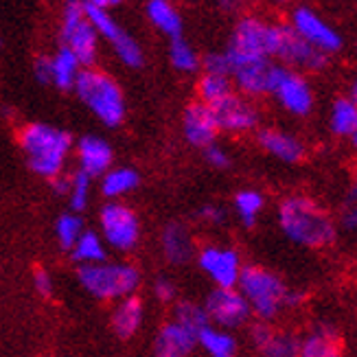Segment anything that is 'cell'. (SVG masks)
Returning <instances> with one entry per match:
<instances>
[{
	"instance_id": "obj_1",
	"label": "cell",
	"mask_w": 357,
	"mask_h": 357,
	"mask_svg": "<svg viewBox=\"0 0 357 357\" xmlns=\"http://www.w3.org/2000/svg\"><path fill=\"white\" fill-rule=\"evenodd\" d=\"M276 224L287 241L307 250H324L335 243L337 226L333 215L307 195H287L278 202Z\"/></svg>"
},
{
	"instance_id": "obj_2",
	"label": "cell",
	"mask_w": 357,
	"mask_h": 357,
	"mask_svg": "<svg viewBox=\"0 0 357 357\" xmlns=\"http://www.w3.org/2000/svg\"><path fill=\"white\" fill-rule=\"evenodd\" d=\"M237 289L250 307L252 318L259 322H276L283 314L303 305V296L294 291L281 274L266 266H245Z\"/></svg>"
},
{
	"instance_id": "obj_3",
	"label": "cell",
	"mask_w": 357,
	"mask_h": 357,
	"mask_svg": "<svg viewBox=\"0 0 357 357\" xmlns=\"http://www.w3.org/2000/svg\"><path fill=\"white\" fill-rule=\"evenodd\" d=\"M18 147L24 153L31 172L51 182L66 174L73 153V136L49 123H26L18 132Z\"/></svg>"
},
{
	"instance_id": "obj_4",
	"label": "cell",
	"mask_w": 357,
	"mask_h": 357,
	"mask_svg": "<svg viewBox=\"0 0 357 357\" xmlns=\"http://www.w3.org/2000/svg\"><path fill=\"white\" fill-rule=\"evenodd\" d=\"M77 283L99 303H119L128 296H136L143 274L130 261L105 259L95 266L77 268Z\"/></svg>"
},
{
	"instance_id": "obj_5",
	"label": "cell",
	"mask_w": 357,
	"mask_h": 357,
	"mask_svg": "<svg viewBox=\"0 0 357 357\" xmlns=\"http://www.w3.org/2000/svg\"><path fill=\"white\" fill-rule=\"evenodd\" d=\"M73 90L105 128H119L126 121V92L110 73L99 68H82Z\"/></svg>"
},
{
	"instance_id": "obj_6",
	"label": "cell",
	"mask_w": 357,
	"mask_h": 357,
	"mask_svg": "<svg viewBox=\"0 0 357 357\" xmlns=\"http://www.w3.org/2000/svg\"><path fill=\"white\" fill-rule=\"evenodd\" d=\"M97 232L107 250L132 252L141 243V217L126 202H105L97 217Z\"/></svg>"
},
{
	"instance_id": "obj_7",
	"label": "cell",
	"mask_w": 357,
	"mask_h": 357,
	"mask_svg": "<svg viewBox=\"0 0 357 357\" xmlns=\"http://www.w3.org/2000/svg\"><path fill=\"white\" fill-rule=\"evenodd\" d=\"M61 46L79 59L82 68H95L99 57V36L86 18L82 0H68L61 18Z\"/></svg>"
},
{
	"instance_id": "obj_8",
	"label": "cell",
	"mask_w": 357,
	"mask_h": 357,
	"mask_svg": "<svg viewBox=\"0 0 357 357\" xmlns=\"http://www.w3.org/2000/svg\"><path fill=\"white\" fill-rule=\"evenodd\" d=\"M224 53L230 61V82L235 86V92L250 101L272 95L274 79L281 64H276L268 57H243L232 55L228 51Z\"/></svg>"
},
{
	"instance_id": "obj_9",
	"label": "cell",
	"mask_w": 357,
	"mask_h": 357,
	"mask_svg": "<svg viewBox=\"0 0 357 357\" xmlns=\"http://www.w3.org/2000/svg\"><path fill=\"white\" fill-rule=\"evenodd\" d=\"M278 40H281V24L266 22L257 15H245L232 31L226 51L243 57H268L274 61Z\"/></svg>"
},
{
	"instance_id": "obj_10",
	"label": "cell",
	"mask_w": 357,
	"mask_h": 357,
	"mask_svg": "<svg viewBox=\"0 0 357 357\" xmlns=\"http://www.w3.org/2000/svg\"><path fill=\"white\" fill-rule=\"evenodd\" d=\"M195 261H197L199 272L208 278L211 285L222 287V289L237 287L241 272L245 268L243 257L235 245L215 243V241L197 248Z\"/></svg>"
},
{
	"instance_id": "obj_11",
	"label": "cell",
	"mask_w": 357,
	"mask_h": 357,
	"mask_svg": "<svg viewBox=\"0 0 357 357\" xmlns=\"http://www.w3.org/2000/svg\"><path fill=\"white\" fill-rule=\"evenodd\" d=\"M202 307H204V312H206L208 324L232 331V333L245 327V324L252 320L250 307H248L245 298L241 296V291L237 287H230V289L213 287L206 294Z\"/></svg>"
},
{
	"instance_id": "obj_12",
	"label": "cell",
	"mask_w": 357,
	"mask_h": 357,
	"mask_svg": "<svg viewBox=\"0 0 357 357\" xmlns=\"http://www.w3.org/2000/svg\"><path fill=\"white\" fill-rule=\"evenodd\" d=\"M289 26L298 38H303L309 46L324 53L327 57L337 55L344 49V38L322 18L312 7H296L289 15Z\"/></svg>"
},
{
	"instance_id": "obj_13",
	"label": "cell",
	"mask_w": 357,
	"mask_h": 357,
	"mask_svg": "<svg viewBox=\"0 0 357 357\" xmlns=\"http://www.w3.org/2000/svg\"><path fill=\"white\" fill-rule=\"evenodd\" d=\"M86 18L95 26L97 36L107 40L112 44V49L116 53V57L121 59V64H126L128 68H141L145 64V55L141 44H138L126 29H121V24L112 18L110 11L105 9H95L84 5Z\"/></svg>"
},
{
	"instance_id": "obj_14",
	"label": "cell",
	"mask_w": 357,
	"mask_h": 357,
	"mask_svg": "<svg viewBox=\"0 0 357 357\" xmlns=\"http://www.w3.org/2000/svg\"><path fill=\"white\" fill-rule=\"evenodd\" d=\"M272 97L287 114L296 116V119L309 116L314 112V105H316L314 88L309 84L307 77L303 73L289 70L285 66H278Z\"/></svg>"
},
{
	"instance_id": "obj_15",
	"label": "cell",
	"mask_w": 357,
	"mask_h": 357,
	"mask_svg": "<svg viewBox=\"0 0 357 357\" xmlns=\"http://www.w3.org/2000/svg\"><path fill=\"white\" fill-rule=\"evenodd\" d=\"M274 59L281 61V66L296 70V73H320L329 66V59L324 53L316 51L309 46L303 38H298L291 31L289 24H281V40H278V49Z\"/></svg>"
},
{
	"instance_id": "obj_16",
	"label": "cell",
	"mask_w": 357,
	"mask_h": 357,
	"mask_svg": "<svg viewBox=\"0 0 357 357\" xmlns=\"http://www.w3.org/2000/svg\"><path fill=\"white\" fill-rule=\"evenodd\" d=\"M211 110L215 114L220 134L224 132L230 136H243L259 130V121H261L259 107L250 99L241 97L239 92H232L230 97L213 105Z\"/></svg>"
},
{
	"instance_id": "obj_17",
	"label": "cell",
	"mask_w": 357,
	"mask_h": 357,
	"mask_svg": "<svg viewBox=\"0 0 357 357\" xmlns=\"http://www.w3.org/2000/svg\"><path fill=\"white\" fill-rule=\"evenodd\" d=\"M73 147L77 156V172H82L90 180L101 178L114 165V149L103 136L86 134Z\"/></svg>"
},
{
	"instance_id": "obj_18",
	"label": "cell",
	"mask_w": 357,
	"mask_h": 357,
	"mask_svg": "<svg viewBox=\"0 0 357 357\" xmlns=\"http://www.w3.org/2000/svg\"><path fill=\"white\" fill-rule=\"evenodd\" d=\"M259 147L283 165H301L307 158V145L296 134L285 132L281 128H261L257 132Z\"/></svg>"
},
{
	"instance_id": "obj_19",
	"label": "cell",
	"mask_w": 357,
	"mask_h": 357,
	"mask_svg": "<svg viewBox=\"0 0 357 357\" xmlns=\"http://www.w3.org/2000/svg\"><path fill=\"white\" fill-rule=\"evenodd\" d=\"M182 134L191 147L206 149L208 145L217 143L220 128H217V121L211 107L199 101L186 107L182 116Z\"/></svg>"
},
{
	"instance_id": "obj_20",
	"label": "cell",
	"mask_w": 357,
	"mask_h": 357,
	"mask_svg": "<svg viewBox=\"0 0 357 357\" xmlns=\"http://www.w3.org/2000/svg\"><path fill=\"white\" fill-rule=\"evenodd\" d=\"M298 357H344V342L331 322H314L298 342Z\"/></svg>"
},
{
	"instance_id": "obj_21",
	"label": "cell",
	"mask_w": 357,
	"mask_h": 357,
	"mask_svg": "<svg viewBox=\"0 0 357 357\" xmlns=\"http://www.w3.org/2000/svg\"><path fill=\"white\" fill-rule=\"evenodd\" d=\"M160 250L165 261L172 263V266L191 263L197 252L191 228L182 222H169L160 232Z\"/></svg>"
},
{
	"instance_id": "obj_22",
	"label": "cell",
	"mask_w": 357,
	"mask_h": 357,
	"mask_svg": "<svg viewBox=\"0 0 357 357\" xmlns=\"http://www.w3.org/2000/svg\"><path fill=\"white\" fill-rule=\"evenodd\" d=\"M197 349V333L167 320L153 340V357H191Z\"/></svg>"
},
{
	"instance_id": "obj_23",
	"label": "cell",
	"mask_w": 357,
	"mask_h": 357,
	"mask_svg": "<svg viewBox=\"0 0 357 357\" xmlns=\"http://www.w3.org/2000/svg\"><path fill=\"white\" fill-rule=\"evenodd\" d=\"M110 324H112V331L121 340L134 337L145 324V305H143V301L138 296H128V298L114 303Z\"/></svg>"
},
{
	"instance_id": "obj_24",
	"label": "cell",
	"mask_w": 357,
	"mask_h": 357,
	"mask_svg": "<svg viewBox=\"0 0 357 357\" xmlns=\"http://www.w3.org/2000/svg\"><path fill=\"white\" fill-rule=\"evenodd\" d=\"M101 195L107 202H123L128 195H132L141 186V174L134 167H112L99 178Z\"/></svg>"
},
{
	"instance_id": "obj_25",
	"label": "cell",
	"mask_w": 357,
	"mask_h": 357,
	"mask_svg": "<svg viewBox=\"0 0 357 357\" xmlns=\"http://www.w3.org/2000/svg\"><path fill=\"white\" fill-rule=\"evenodd\" d=\"M329 130L335 138L355 145L357 138V103L353 97H337L329 110Z\"/></svg>"
},
{
	"instance_id": "obj_26",
	"label": "cell",
	"mask_w": 357,
	"mask_h": 357,
	"mask_svg": "<svg viewBox=\"0 0 357 357\" xmlns=\"http://www.w3.org/2000/svg\"><path fill=\"white\" fill-rule=\"evenodd\" d=\"M197 349L206 357H239V340L232 331L206 324L197 333Z\"/></svg>"
},
{
	"instance_id": "obj_27",
	"label": "cell",
	"mask_w": 357,
	"mask_h": 357,
	"mask_svg": "<svg viewBox=\"0 0 357 357\" xmlns=\"http://www.w3.org/2000/svg\"><path fill=\"white\" fill-rule=\"evenodd\" d=\"M301 335L291 329H276L272 327L270 335L252 349L257 357H298Z\"/></svg>"
},
{
	"instance_id": "obj_28",
	"label": "cell",
	"mask_w": 357,
	"mask_h": 357,
	"mask_svg": "<svg viewBox=\"0 0 357 357\" xmlns=\"http://www.w3.org/2000/svg\"><path fill=\"white\" fill-rule=\"evenodd\" d=\"M147 18L160 33L169 36L172 40L182 38V15L180 11L169 3V0H149L147 3Z\"/></svg>"
},
{
	"instance_id": "obj_29",
	"label": "cell",
	"mask_w": 357,
	"mask_h": 357,
	"mask_svg": "<svg viewBox=\"0 0 357 357\" xmlns=\"http://www.w3.org/2000/svg\"><path fill=\"white\" fill-rule=\"evenodd\" d=\"M70 257L79 266H95V263H101L107 259V245L103 243L101 235L97 230L86 228L82 232V237L75 241V245L70 248Z\"/></svg>"
},
{
	"instance_id": "obj_30",
	"label": "cell",
	"mask_w": 357,
	"mask_h": 357,
	"mask_svg": "<svg viewBox=\"0 0 357 357\" xmlns=\"http://www.w3.org/2000/svg\"><path fill=\"white\" fill-rule=\"evenodd\" d=\"M82 73V64L66 46H59V51L51 57V84L59 90H73L77 77Z\"/></svg>"
},
{
	"instance_id": "obj_31",
	"label": "cell",
	"mask_w": 357,
	"mask_h": 357,
	"mask_svg": "<svg viewBox=\"0 0 357 357\" xmlns=\"http://www.w3.org/2000/svg\"><path fill=\"white\" fill-rule=\"evenodd\" d=\"M266 204H268L266 195L257 189H241L232 197V208H235V215L245 228L257 226L261 213L266 211Z\"/></svg>"
},
{
	"instance_id": "obj_32",
	"label": "cell",
	"mask_w": 357,
	"mask_h": 357,
	"mask_svg": "<svg viewBox=\"0 0 357 357\" xmlns=\"http://www.w3.org/2000/svg\"><path fill=\"white\" fill-rule=\"evenodd\" d=\"M232 92H235V86H232L230 77H224V75H211V73H204L199 77L197 82V97H199V103H204L208 107L217 105L220 101H224L226 97H230Z\"/></svg>"
},
{
	"instance_id": "obj_33",
	"label": "cell",
	"mask_w": 357,
	"mask_h": 357,
	"mask_svg": "<svg viewBox=\"0 0 357 357\" xmlns=\"http://www.w3.org/2000/svg\"><path fill=\"white\" fill-rule=\"evenodd\" d=\"M86 230V224H84V217L79 213H73V211H66L61 213L55 224H53V235H55V241L61 250L70 252V248L75 245V241L82 237V232Z\"/></svg>"
},
{
	"instance_id": "obj_34",
	"label": "cell",
	"mask_w": 357,
	"mask_h": 357,
	"mask_svg": "<svg viewBox=\"0 0 357 357\" xmlns=\"http://www.w3.org/2000/svg\"><path fill=\"white\" fill-rule=\"evenodd\" d=\"M172 320L182 324L184 329H189L193 333H199L208 324L204 307H202V303H195V301H176Z\"/></svg>"
},
{
	"instance_id": "obj_35",
	"label": "cell",
	"mask_w": 357,
	"mask_h": 357,
	"mask_svg": "<svg viewBox=\"0 0 357 357\" xmlns=\"http://www.w3.org/2000/svg\"><path fill=\"white\" fill-rule=\"evenodd\" d=\"M169 59H172V66L176 70L186 73V75H193L202 68V57L197 55L193 46L182 38L172 40V46H169Z\"/></svg>"
},
{
	"instance_id": "obj_36",
	"label": "cell",
	"mask_w": 357,
	"mask_h": 357,
	"mask_svg": "<svg viewBox=\"0 0 357 357\" xmlns=\"http://www.w3.org/2000/svg\"><path fill=\"white\" fill-rule=\"evenodd\" d=\"M92 182L88 176H84L82 172L70 174V182H68V191H66V199L73 213H84L92 199Z\"/></svg>"
},
{
	"instance_id": "obj_37",
	"label": "cell",
	"mask_w": 357,
	"mask_h": 357,
	"mask_svg": "<svg viewBox=\"0 0 357 357\" xmlns=\"http://www.w3.org/2000/svg\"><path fill=\"white\" fill-rule=\"evenodd\" d=\"M31 285H33V291L40 298H53L55 296V278L46 268L33 270V274H31Z\"/></svg>"
},
{
	"instance_id": "obj_38",
	"label": "cell",
	"mask_w": 357,
	"mask_h": 357,
	"mask_svg": "<svg viewBox=\"0 0 357 357\" xmlns=\"http://www.w3.org/2000/svg\"><path fill=\"white\" fill-rule=\"evenodd\" d=\"M197 220L202 222V224H206V226H213V228H217V226H224L226 224V220H228V211L222 206V204H202L199 208H197Z\"/></svg>"
},
{
	"instance_id": "obj_39",
	"label": "cell",
	"mask_w": 357,
	"mask_h": 357,
	"mask_svg": "<svg viewBox=\"0 0 357 357\" xmlns=\"http://www.w3.org/2000/svg\"><path fill=\"white\" fill-rule=\"evenodd\" d=\"M153 296H156V301L160 303H167V305H172L178 301V285L174 278H169V276H158L156 281H153Z\"/></svg>"
},
{
	"instance_id": "obj_40",
	"label": "cell",
	"mask_w": 357,
	"mask_h": 357,
	"mask_svg": "<svg viewBox=\"0 0 357 357\" xmlns=\"http://www.w3.org/2000/svg\"><path fill=\"white\" fill-rule=\"evenodd\" d=\"M204 158H206V162H208L213 169H217V172H226V169L232 167V156H230V153H228L220 143L208 145V147L204 149Z\"/></svg>"
},
{
	"instance_id": "obj_41",
	"label": "cell",
	"mask_w": 357,
	"mask_h": 357,
	"mask_svg": "<svg viewBox=\"0 0 357 357\" xmlns=\"http://www.w3.org/2000/svg\"><path fill=\"white\" fill-rule=\"evenodd\" d=\"M340 224L347 232H355V226H357V202H355V186L349 191L344 204H342V211H340Z\"/></svg>"
},
{
	"instance_id": "obj_42",
	"label": "cell",
	"mask_w": 357,
	"mask_h": 357,
	"mask_svg": "<svg viewBox=\"0 0 357 357\" xmlns=\"http://www.w3.org/2000/svg\"><path fill=\"white\" fill-rule=\"evenodd\" d=\"M202 68H204V73H211V75L230 77V61H228L226 53H208L204 59H202Z\"/></svg>"
},
{
	"instance_id": "obj_43",
	"label": "cell",
	"mask_w": 357,
	"mask_h": 357,
	"mask_svg": "<svg viewBox=\"0 0 357 357\" xmlns=\"http://www.w3.org/2000/svg\"><path fill=\"white\" fill-rule=\"evenodd\" d=\"M33 75L36 79L44 86H51V57L46 55H40L36 61H33Z\"/></svg>"
},
{
	"instance_id": "obj_44",
	"label": "cell",
	"mask_w": 357,
	"mask_h": 357,
	"mask_svg": "<svg viewBox=\"0 0 357 357\" xmlns=\"http://www.w3.org/2000/svg\"><path fill=\"white\" fill-rule=\"evenodd\" d=\"M68 182H70V174H61L57 178L51 180V186L57 195H64L66 197V191H68Z\"/></svg>"
},
{
	"instance_id": "obj_45",
	"label": "cell",
	"mask_w": 357,
	"mask_h": 357,
	"mask_svg": "<svg viewBox=\"0 0 357 357\" xmlns=\"http://www.w3.org/2000/svg\"><path fill=\"white\" fill-rule=\"evenodd\" d=\"M84 5H88V7H95V9H110V7H114V5H119L121 0H82Z\"/></svg>"
},
{
	"instance_id": "obj_46",
	"label": "cell",
	"mask_w": 357,
	"mask_h": 357,
	"mask_svg": "<svg viewBox=\"0 0 357 357\" xmlns=\"http://www.w3.org/2000/svg\"><path fill=\"white\" fill-rule=\"evenodd\" d=\"M274 3H281V5H285V3H294V0H274Z\"/></svg>"
}]
</instances>
